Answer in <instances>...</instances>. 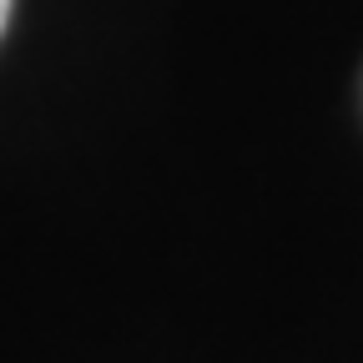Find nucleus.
<instances>
[{
  "label": "nucleus",
  "mask_w": 363,
  "mask_h": 363,
  "mask_svg": "<svg viewBox=\"0 0 363 363\" xmlns=\"http://www.w3.org/2000/svg\"><path fill=\"white\" fill-rule=\"evenodd\" d=\"M6 26H11V0H0V35H6Z\"/></svg>",
  "instance_id": "1"
}]
</instances>
